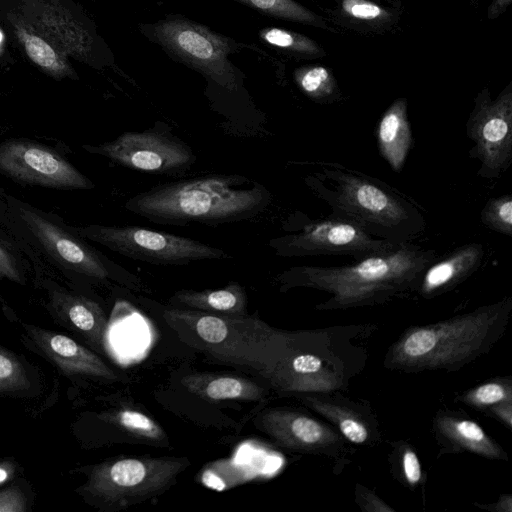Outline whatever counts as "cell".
Returning <instances> with one entry per match:
<instances>
[{"instance_id": "obj_34", "label": "cell", "mask_w": 512, "mask_h": 512, "mask_svg": "<svg viewBox=\"0 0 512 512\" xmlns=\"http://www.w3.org/2000/svg\"><path fill=\"white\" fill-rule=\"evenodd\" d=\"M341 4L346 14L361 20H375L386 14L380 6L368 0H342Z\"/></svg>"}, {"instance_id": "obj_28", "label": "cell", "mask_w": 512, "mask_h": 512, "mask_svg": "<svg viewBox=\"0 0 512 512\" xmlns=\"http://www.w3.org/2000/svg\"><path fill=\"white\" fill-rule=\"evenodd\" d=\"M264 43L300 56H318L322 53L319 46L310 38L278 27H266L259 31Z\"/></svg>"}, {"instance_id": "obj_30", "label": "cell", "mask_w": 512, "mask_h": 512, "mask_svg": "<svg viewBox=\"0 0 512 512\" xmlns=\"http://www.w3.org/2000/svg\"><path fill=\"white\" fill-rule=\"evenodd\" d=\"M270 17L314 24L318 17L294 0H234Z\"/></svg>"}, {"instance_id": "obj_15", "label": "cell", "mask_w": 512, "mask_h": 512, "mask_svg": "<svg viewBox=\"0 0 512 512\" xmlns=\"http://www.w3.org/2000/svg\"><path fill=\"white\" fill-rule=\"evenodd\" d=\"M19 216L43 250L59 265L97 280L112 276V264L71 231L61 228L33 208L18 207Z\"/></svg>"}, {"instance_id": "obj_4", "label": "cell", "mask_w": 512, "mask_h": 512, "mask_svg": "<svg viewBox=\"0 0 512 512\" xmlns=\"http://www.w3.org/2000/svg\"><path fill=\"white\" fill-rule=\"evenodd\" d=\"M511 315L512 296H506L435 323L410 326L389 346L383 366L403 373L458 371L498 343Z\"/></svg>"}, {"instance_id": "obj_33", "label": "cell", "mask_w": 512, "mask_h": 512, "mask_svg": "<svg viewBox=\"0 0 512 512\" xmlns=\"http://www.w3.org/2000/svg\"><path fill=\"white\" fill-rule=\"evenodd\" d=\"M114 418L119 426L136 437L152 441L166 439L162 428L142 412L124 409L119 411Z\"/></svg>"}, {"instance_id": "obj_6", "label": "cell", "mask_w": 512, "mask_h": 512, "mask_svg": "<svg viewBox=\"0 0 512 512\" xmlns=\"http://www.w3.org/2000/svg\"><path fill=\"white\" fill-rule=\"evenodd\" d=\"M163 319L187 346L218 362L258 374L284 355L291 331L272 327L246 314H211L195 309L166 308Z\"/></svg>"}, {"instance_id": "obj_22", "label": "cell", "mask_w": 512, "mask_h": 512, "mask_svg": "<svg viewBox=\"0 0 512 512\" xmlns=\"http://www.w3.org/2000/svg\"><path fill=\"white\" fill-rule=\"evenodd\" d=\"M375 137L381 157L394 172L400 173L413 142L405 98L396 99L386 109L375 128Z\"/></svg>"}, {"instance_id": "obj_19", "label": "cell", "mask_w": 512, "mask_h": 512, "mask_svg": "<svg viewBox=\"0 0 512 512\" xmlns=\"http://www.w3.org/2000/svg\"><path fill=\"white\" fill-rule=\"evenodd\" d=\"M24 327L38 349L65 374L117 378L100 357L74 339L34 325L24 324Z\"/></svg>"}, {"instance_id": "obj_3", "label": "cell", "mask_w": 512, "mask_h": 512, "mask_svg": "<svg viewBox=\"0 0 512 512\" xmlns=\"http://www.w3.org/2000/svg\"><path fill=\"white\" fill-rule=\"evenodd\" d=\"M374 323L291 331L282 358L259 375L279 394L345 391L365 369Z\"/></svg>"}, {"instance_id": "obj_35", "label": "cell", "mask_w": 512, "mask_h": 512, "mask_svg": "<svg viewBox=\"0 0 512 512\" xmlns=\"http://www.w3.org/2000/svg\"><path fill=\"white\" fill-rule=\"evenodd\" d=\"M355 501L358 506L366 512H391L392 507L381 500L372 490L361 484L355 488Z\"/></svg>"}, {"instance_id": "obj_31", "label": "cell", "mask_w": 512, "mask_h": 512, "mask_svg": "<svg viewBox=\"0 0 512 512\" xmlns=\"http://www.w3.org/2000/svg\"><path fill=\"white\" fill-rule=\"evenodd\" d=\"M480 221L488 229L512 237V195L490 198L480 212Z\"/></svg>"}, {"instance_id": "obj_13", "label": "cell", "mask_w": 512, "mask_h": 512, "mask_svg": "<svg viewBox=\"0 0 512 512\" xmlns=\"http://www.w3.org/2000/svg\"><path fill=\"white\" fill-rule=\"evenodd\" d=\"M254 423L281 448L330 458L340 468L350 461V443L328 422L306 413L272 408L261 412Z\"/></svg>"}, {"instance_id": "obj_38", "label": "cell", "mask_w": 512, "mask_h": 512, "mask_svg": "<svg viewBox=\"0 0 512 512\" xmlns=\"http://www.w3.org/2000/svg\"><path fill=\"white\" fill-rule=\"evenodd\" d=\"M484 414L495 417L508 429L512 428V401L496 404L486 410Z\"/></svg>"}, {"instance_id": "obj_14", "label": "cell", "mask_w": 512, "mask_h": 512, "mask_svg": "<svg viewBox=\"0 0 512 512\" xmlns=\"http://www.w3.org/2000/svg\"><path fill=\"white\" fill-rule=\"evenodd\" d=\"M0 172L26 185L87 190L93 182L51 147L27 139L0 144Z\"/></svg>"}, {"instance_id": "obj_10", "label": "cell", "mask_w": 512, "mask_h": 512, "mask_svg": "<svg viewBox=\"0 0 512 512\" xmlns=\"http://www.w3.org/2000/svg\"><path fill=\"white\" fill-rule=\"evenodd\" d=\"M399 244L376 238L355 224L333 216L311 221L297 232L268 241L279 257L346 255L354 261L391 251Z\"/></svg>"}, {"instance_id": "obj_16", "label": "cell", "mask_w": 512, "mask_h": 512, "mask_svg": "<svg viewBox=\"0 0 512 512\" xmlns=\"http://www.w3.org/2000/svg\"><path fill=\"white\" fill-rule=\"evenodd\" d=\"M25 19L66 57L101 67L98 41L92 32L57 0H34Z\"/></svg>"}, {"instance_id": "obj_40", "label": "cell", "mask_w": 512, "mask_h": 512, "mask_svg": "<svg viewBox=\"0 0 512 512\" xmlns=\"http://www.w3.org/2000/svg\"><path fill=\"white\" fill-rule=\"evenodd\" d=\"M512 0H495L490 7L489 15L490 17H495L500 12L506 9V7L511 3Z\"/></svg>"}, {"instance_id": "obj_36", "label": "cell", "mask_w": 512, "mask_h": 512, "mask_svg": "<svg viewBox=\"0 0 512 512\" xmlns=\"http://www.w3.org/2000/svg\"><path fill=\"white\" fill-rule=\"evenodd\" d=\"M27 502L17 486H10L0 491V512H25Z\"/></svg>"}, {"instance_id": "obj_12", "label": "cell", "mask_w": 512, "mask_h": 512, "mask_svg": "<svg viewBox=\"0 0 512 512\" xmlns=\"http://www.w3.org/2000/svg\"><path fill=\"white\" fill-rule=\"evenodd\" d=\"M466 135L474 143L469 157L480 163L477 175L498 179L512 162V84L495 100L488 90L480 92L466 122Z\"/></svg>"}, {"instance_id": "obj_21", "label": "cell", "mask_w": 512, "mask_h": 512, "mask_svg": "<svg viewBox=\"0 0 512 512\" xmlns=\"http://www.w3.org/2000/svg\"><path fill=\"white\" fill-rule=\"evenodd\" d=\"M50 308L58 320L95 348L104 347L107 318L98 303L81 295L55 290L50 295Z\"/></svg>"}, {"instance_id": "obj_11", "label": "cell", "mask_w": 512, "mask_h": 512, "mask_svg": "<svg viewBox=\"0 0 512 512\" xmlns=\"http://www.w3.org/2000/svg\"><path fill=\"white\" fill-rule=\"evenodd\" d=\"M84 148L129 170L155 175H181L196 162L192 148L171 132L156 128L128 131L97 146Z\"/></svg>"}, {"instance_id": "obj_27", "label": "cell", "mask_w": 512, "mask_h": 512, "mask_svg": "<svg viewBox=\"0 0 512 512\" xmlns=\"http://www.w3.org/2000/svg\"><path fill=\"white\" fill-rule=\"evenodd\" d=\"M300 90L315 101H327L335 95L336 82L331 72L323 66L300 67L294 72Z\"/></svg>"}, {"instance_id": "obj_25", "label": "cell", "mask_w": 512, "mask_h": 512, "mask_svg": "<svg viewBox=\"0 0 512 512\" xmlns=\"http://www.w3.org/2000/svg\"><path fill=\"white\" fill-rule=\"evenodd\" d=\"M173 305L211 314L239 315L247 313V294L238 282H230L219 289L202 291L183 289L170 298Z\"/></svg>"}, {"instance_id": "obj_7", "label": "cell", "mask_w": 512, "mask_h": 512, "mask_svg": "<svg viewBox=\"0 0 512 512\" xmlns=\"http://www.w3.org/2000/svg\"><path fill=\"white\" fill-rule=\"evenodd\" d=\"M140 31L174 60L225 89L236 90L237 70L229 60L236 50L232 39L182 15L142 24Z\"/></svg>"}, {"instance_id": "obj_18", "label": "cell", "mask_w": 512, "mask_h": 512, "mask_svg": "<svg viewBox=\"0 0 512 512\" xmlns=\"http://www.w3.org/2000/svg\"><path fill=\"white\" fill-rule=\"evenodd\" d=\"M439 455L468 452L486 459L508 460V454L477 422L463 413L439 409L432 419Z\"/></svg>"}, {"instance_id": "obj_1", "label": "cell", "mask_w": 512, "mask_h": 512, "mask_svg": "<svg viewBox=\"0 0 512 512\" xmlns=\"http://www.w3.org/2000/svg\"><path fill=\"white\" fill-rule=\"evenodd\" d=\"M435 260L434 250L409 241L349 265L290 267L276 281L281 292L309 288L327 293L329 297L316 304L318 311L347 310L408 298Z\"/></svg>"}, {"instance_id": "obj_8", "label": "cell", "mask_w": 512, "mask_h": 512, "mask_svg": "<svg viewBox=\"0 0 512 512\" xmlns=\"http://www.w3.org/2000/svg\"><path fill=\"white\" fill-rule=\"evenodd\" d=\"M70 231L117 254L154 265H187L233 258L229 252L201 241L135 225L94 224L70 227Z\"/></svg>"}, {"instance_id": "obj_37", "label": "cell", "mask_w": 512, "mask_h": 512, "mask_svg": "<svg viewBox=\"0 0 512 512\" xmlns=\"http://www.w3.org/2000/svg\"><path fill=\"white\" fill-rule=\"evenodd\" d=\"M0 279H8L22 284L24 282L19 264L14 255L0 243Z\"/></svg>"}, {"instance_id": "obj_32", "label": "cell", "mask_w": 512, "mask_h": 512, "mask_svg": "<svg viewBox=\"0 0 512 512\" xmlns=\"http://www.w3.org/2000/svg\"><path fill=\"white\" fill-rule=\"evenodd\" d=\"M30 381L18 357L0 347V393H15L28 390Z\"/></svg>"}, {"instance_id": "obj_26", "label": "cell", "mask_w": 512, "mask_h": 512, "mask_svg": "<svg viewBox=\"0 0 512 512\" xmlns=\"http://www.w3.org/2000/svg\"><path fill=\"white\" fill-rule=\"evenodd\" d=\"M455 401L484 413L496 404L512 401V379L493 377L458 394Z\"/></svg>"}, {"instance_id": "obj_41", "label": "cell", "mask_w": 512, "mask_h": 512, "mask_svg": "<svg viewBox=\"0 0 512 512\" xmlns=\"http://www.w3.org/2000/svg\"><path fill=\"white\" fill-rule=\"evenodd\" d=\"M14 473V467L9 463L0 464V485L6 482Z\"/></svg>"}, {"instance_id": "obj_39", "label": "cell", "mask_w": 512, "mask_h": 512, "mask_svg": "<svg viewBox=\"0 0 512 512\" xmlns=\"http://www.w3.org/2000/svg\"><path fill=\"white\" fill-rule=\"evenodd\" d=\"M475 506L489 510L492 512H512V495L511 494H503L500 495L497 502L492 504H478L474 503Z\"/></svg>"}, {"instance_id": "obj_29", "label": "cell", "mask_w": 512, "mask_h": 512, "mask_svg": "<svg viewBox=\"0 0 512 512\" xmlns=\"http://www.w3.org/2000/svg\"><path fill=\"white\" fill-rule=\"evenodd\" d=\"M392 445L394 449L390 454L392 456L391 463L394 472L398 474L399 481L410 489L422 486L425 477L416 450L404 441H398Z\"/></svg>"}, {"instance_id": "obj_24", "label": "cell", "mask_w": 512, "mask_h": 512, "mask_svg": "<svg viewBox=\"0 0 512 512\" xmlns=\"http://www.w3.org/2000/svg\"><path fill=\"white\" fill-rule=\"evenodd\" d=\"M8 19L15 36L33 63L56 79L75 78V70L67 57L38 33L25 18L10 14Z\"/></svg>"}, {"instance_id": "obj_5", "label": "cell", "mask_w": 512, "mask_h": 512, "mask_svg": "<svg viewBox=\"0 0 512 512\" xmlns=\"http://www.w3.org/2000/svg\"><path fill=\"white\" fill-rule=\"evenodd\" d=\"M305 185L333 217L395 243L414 241L426 229L422 208L386 182L345 165L319 161Z\"/></svg>"}, {"instance_id": "obj_23", "label": "cell", "mask_w": 512, "mask_h": 512, "mask_svg": "<svg viewBox=\"0 0 512 512\" xmlns=\"http://www.w3.org/2000/svg\"><path fill=\"white\" fill-rule=\"evenodd\" d=\"M181 384L189 392L209 401H260L268 394L258 383L231 375H187L181 379Z\"/></svg>"}, {"instance_id": "obj_17", "label": "cell", "mask_w": 512, "mask_h": 512, "mask_svg": "<svg viewBox=\"0 0 512 512\" xmlns=\"http://www.w3.org/2000/svg\"><path fill=\"white\" fill-rule=\"evenodd\" d=\"M297 398L350 444L375 447L382 441L380 423L369 402L348 398L342 391L300 394Z\"/></svg>"}, {"instance_id": "obj_2", "label": "cell", "mask_w": 512, "mask_h": 512, "mask_svg": "<svg viewBox=\"0 0 512 512\" xmlns=\"http://www.w3.org/2000/svg\"><path fill=\"white\" fill-rule=\"evenodd\" d=\"M263 184L238 174H208L162 183L131 196L129 212L160 225L218 226L254 218L271 203Z\"/></svg>"}, {"instance_id": "obj_20", "label": "cell", "mask_w": 512, "mask_h": 512, "mask_svg": "<svg viewBox=\"0 0 512 512\" xmlns=\"http://www.w3.org/2000/svg\"><path fill=\"white\" fill-rule=\"evenodd\" d=\"M484 253L481 243L472 242L433 261L423 272L416 293L432 299L455 289L480 268Z\"/></svg>"}, {"instance_id": "obj_9", "label": "cell", "mask_w": 512, "mask_h": 512, "mask_svg": "<svg viewBox=\"0 0 512 512\" xmlns=\"http://www.w3.org/2000/svg\"><path fill=\"white\" fill-rule=\"evenodd\" d=\"M190 465L185 458H122L96 465L84 490L101 502L119 507L159 495Z\"/></svg>"}]
</instances>
